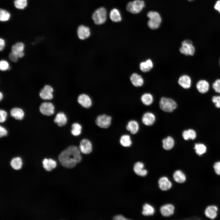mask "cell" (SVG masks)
Listing matches in <instances>:
<instances>
[{"mask_svg":"<svg viewBox=\"0 0 220 220\" xmlns=\"http://www.w3.org/2000/svg\"><path fill=\"white\" fill-rule=\"evenodd\" d=\"M58 158L62 165L68 168L74 167L82 159L79 149L74 145L70 146L62 151Z\"/></svg>","mask_w":220,"mask_h":220,"instance_id":"6da1fadb","label":"cell"},{"mask_svg":"<svg viewBox=\"0 0 220 220\" xmlns=\"http://www.w3.org/2000/svg\"><path fill=\"white\" fill-rule=\"evenodd\" d=\"M147 16L149 18L147 23L149 28L152 29L158 28L162 21L161 17L159 13L156 11H150L147 13Z\"/></svg>","mask_w":220,"mask_h":220,"instance_id":"7a4b0ae2","label":"cell"},{"mask_svg":"<svg viewBox=\"0 0 220 220\" xmlns=\"http://www.w3.org/2000/svg\"><path fill=\"white\" fill-rule=\"evenodd\" d=\"M160 107L163 111L171 112L177 108L176 102L173 99L165 97L161 98L160 101Z\"/></svg>","mask_w":220,"mask_h":220,"instance_id":"3957f363","label":"cell"},{"mask_svg":"<svg viewBox=\"0 0 220 220\" xmlns=\"http://www.w3.org/2000/svg\"><path fill=\"white\" fill-rule=\"evenodd\" d=\"M107 12L103 7H100L94 13L92 18L96 24H101L105 23L107 19Z\"/></svg>","mask_w":220,"mask_h":220,"instance_id":"277c9868","label":"cell"},{"mask_svg":"<svg viewBox=\"0 0 220 220\" xmlns=\"http://www.w3.org/2000/svg\"><path fill=\"white\" fill-rule=\"evenodd\" d=\"M144 2L142 0H135L129 2L127 4L126 9L129 12L137 14L141 11L145 6Z\"/></svg>","mask_w":220,"mask_h":220,"instance_id":"5b68a950","label":"cell"},{"mask_svg":"<svg viewBox=\"0 0 220 220\" xmlns=\"http://www.w3.org/2000/svg\"><path fill=\"white\" fill-rule=\"evenodd\" d=\"M182 45L179 49L181 53L186 56L193 55L195 49L192 41L188 39L184 40L182 42Z\"/></svg>","mask_w":220,"mask_h":220,"instance_id":"8992f818","label":"cell"},{"mask_svg":"<svg viewBox=\"0 0 220 220\" xmlns=\"http://www.w3.org/2000/svg\"><path fill=\"white\" fill-rule=\"evenodd\" d=\"M91 35V32L89 27L83 25H81L78 27L77 36L79 40L81 41L86 40L90 37Z\"/></svg>","mask_w":220,"mask_h":220,"instance_id":"52a82bcc","label":"cell"},{"mask_svg":"<svg viewBox=\"0 0 220 220\" xmlns=\"http://www.w3.org/2000/svg\"><path fill=\"white\" fill-rule=\"evenodd\" d=\"M112 118L105 114L98 116L96 120L97 125L99 127L106 128H108L111 123Z\"/></svg>","mask_w":220,"mask_h":220,"instance_id":"ba28073f","label":"cell"},{"mask_svg":"<svg viewBox=\"0 0 220 220\" xmlns=\"http://www.w3.org/2000/svg\"><path fill=\"white\" fill-rule=\"evenodd\" d=\"M77 101L79 104L85 108H89L92 104L91 97L86 93H82L79 94L77 97Z\"/></svg>","mask_w":220,"mask_h":220,"instance_id":"9c48e42d","label":"cell"},{"mask_svg":"<svg viewBox=\"0 0 220 220\" xmlns=\"http://www.w3.org/2000/svg\"><path fill=\"white\" fill-rule=\"evenodd\" d=\"M54 90L53 87L50 85H45L39 93L41 98L44 100H51L53 97V93Z\"/></svg>","mask_w":220,"mask_h":220,"instance_id":"30bf717a","label":"cell"},{"mask_svg":"<svg viewBox=\"0 0 220 220\" xmlns=\"http://www.w3.org/2000/svg\"><path fill=\"white\" fill-rule=\"evenodd\" d=\"M54 107L53 105L50 102H44L42 103L40 106L41 112L46 116H50L54 113Z\"/></svg>","mask_w":220,"mask_h":220,"instance_id":"8fae6325","label":"cell"},{"mask_svg":"<svg viewBox=\"0 0 220 220\" xmlns=\"http://www.w3.org/2000/svg\"><path fill=\"white\" fill-rule=\"evenodd\" d=\"M24 44L22 42H18L12 46L11 50V52L16 54L19 58H22L24 56Z\"/></svg>","mask_w":220,"mask_h":220,"instance_id":"7c38bea8","label":"cell"},{"mask_svg":"<svg viewBox=\"0 0 220 220\" xmlns=\"http://www.w3.org/2000/svg\"><path fill=\"white\" fill-rule=\"evenodd\" d=\"M79 149L81 152L88 154L92 150V145L90 141L86 139H83L80 142Z\"/></svg>","mask_w":220,"mask_h":220,"instance_id":"4fadbf2b","label":"cell"},{"mask_svg":"<svg viewBox=\"0 0 220 220\" xmlns=\"http://www.w3.org/2000/svg\"><path fill=\"white\" fill-rule=\"evenodd\" d=\"M130 81L133 85L136 87L142 86L144 83L142 76L137 73H132L130 77Z\"/></svg>","mask_w":220,"mask_h":220,"instance_id":"5bb4252c","label":"cell"},{"mask_svg":"<svg viewBox=\"0 0 220 220\" xmlns=\"http://www.w3.org/2000/svg\"><path fill=\"white\" fill-rule=\"evenodd\" d=\"M142 120V123L147 126L152 125L155 120V116L152 113L147 112L143 115Z\"/></svg>","mask_w":220,"mask_h":220,"instance_id":"9a60e30c","label":"cell"},{"mask_svg":"<svg viewBox=\"0 0 220 220\" xmlns=\"http://www.w3.org/2000/svg\"><path fill=\"white\" fill-rule=\"evenodd\" d=\"M178 83L183 88L185 89H188L191 86V79L189 76L186 75H183L179 78Z\"/></svg>","mask_w":220,"mask_h":220,"instance_id":"2e32d148","label":"cell"},{"mask_svg":"<svg viewBox=\"0 0 220 220\" xmlns=\"http://www.w3.org/2000/svg\"><path fill=\"white\" fill-rule=\"evenodd\" d=\"M174 206L171 204H166L162 206L160 208V211L163 216L167 217L172 215L174 213Z\"/></svg>","mask_w":220,"mask_h":220,"instance_id":"e0dca14e","label":"cell"},{"mask_svg":"<svg viewBox=\"0 0 220 220\" xmlns=\"http://www.w3.org/2000/svg\"><path fill=\"white\" fill-rule=\"evenodd\" d=\"M196 87L199 92L202 94L207 93L209 88V84L207 81L204 80H200L196 84Z\"/></svg>","mask_w":220,"mask_h":220,"instance_id":"ac0fdd59","label":"cell"},{"mask_svg":"<svg viewBox=\"0 0 220 220\" xmlns=\"http://www.w3.org/2000/svg\"><path fill=\"white\" fill-rule=\"evenodd\" d=\"M144 164L141 162H136L134 165V170L135 173L139 176H145L147 174V170L144 169Z\"/></svg>","mask_w":220,"mask_h":220,"instance_id":"d6986e66","label":"cell"},{"mask_svg":"<svg viewBox=\"0 0 220 220\" xmlns=\"http://www.w3.org/2000/svg\"><path fill=\"white\" fill-rule=\"evenodd\" d=\"M158 183L160 188L162 190H167L171 188L172 183L168 178L166 177L160 178L159 180Z\"/></svg>","mask_w":220,"mask_h":220,"instance_id":"ffe728a7","label":"cell"},{"mask_svg":"<svg viewBox=\"0 0 220 220\" xmlns=\"http://www.w3.org/2000/svg\"><path fill=\"white\" fill-rule=\"evenodd\" d=\"M217 207L215 206L208 207L206 209L205 213L206 216L211 219L215 218L217 216Z\"/></svg>","mask_w":220,"mask_h":220,"instance_id":"44dd1931","label":"cell"},{"mask_svg":"<svg viewBox=\"0 0 220 220\" xmlns=\"http://www.w3.org/2000/svg\"><path fill=\"white\" fill-rule=\"evenodd\" d=\"M153 63L150 59H148L144 62L140 63L139 67L141 70L144 72H146L149 71L153 68Z\"/></svg>","mask_w":220,"mask_h":220,"instance_id":"7402d4cb","label":"cell"},{"mask_svg":"<svg viewBox=\"0 0 220 220\" xmlns=\"http://www.w3.org/2000/svg\"><path fill=\"white\" fill-rule=\"evenodd\" d=\"M67 118L63 112L57 113L54 119L55 122L59 126L65 125L67 122Z\"/></svg>","mask_w":220,"mask_h":220,"instance_id":"603a6c76","label":"cell"},{"mask_svg":"<svg viewBox=\"0 0 220 220\" xmlns=\"http://www.w3.org/2000/svg\"><path fill=\"white\" fill-rule=\"evenodd\" d=\"M43 167L47 171H50L56 166V161L52 159H45L42 161Z\"/></svg>","mask_w":220,"mask_h":220,"instance_id":"cb8c5ba5","label":"cell"},{"mask_svg":"<svg viewBox=\"0 0 220 220\" xmlns=\"http://www.w3.org/2000/svg\"><path fill=\"white\" fill-rule=\"evenodd\" d=\"M10 114L12 117L18 120L22 119L24 116V113L23 110L21 109L18 108H12L10 111Z\"/></svg>","mask_w":220,"mask_h":220,"instance_id":"d4e9b609","label":"cell"},{"mask_svg":"<svg viewBox=\"0 0 220 220\" xmlns=\"http://www.w3.org/2000/svg\"><path fill=\"white\" fill-rule=\"evenodd\" d=\"M111 20L114 22H119L122 20L120 13L118 9L114 8L110 11L109 14Z\"/></svg>","mask_w":220,"mask_h":220,"instance_id":"484cf974","label":"cell"},{"mask_svg":"<svg viewBox=\"0 0 220 220\" xmlns=\"http://www.w3.org/2000/svg\"><path fill=\"white\" fill-rule=\"evenodd\" d=\"M126 128L132 134H135L138 132L139 130V124L136 121L131 120L128 123Z\"/></svg>","mask_w":220,"mask_h":220,"instance_id":"4316f807","label":"cell"},{"mask_svg":"<svg viewBox=\"0 0 220 220\" xmlns=\"http://www.w3.org/2000/svg\"><path fill=\"white\" fill-rule=\"evenodd\" d=\"M163 147L165 149L169 150L172 149L174 145V142L173 138L168 136L162 141Z\"/></svg>","mask_w":220,"mask_h":220,"instance_id":"83f0119b","label":"cell"},{"mask_svg":"<svg viewBox=\"0 0 220 220\" xmlns=\"http://www.w3.org/2000/svg\"><path fill=\"white\" fill-rule=\"evenodd\" d=\"M183 138L186 140L189 139L194 140L196 137V131L193 129H189L184 130L182 134Z\"/></svg>","mask_w":220,"mask_h":220,"instance_id":"f1b7e54d","label":"cell"},{"mask_svg":"<svg viewBox=\"0 0 220 220\" xmlns=\"http://www.w3.org/2000/svg\"><path fill=\"white\" fill-rule=\"evenodd\" d=\"M173 178L175 182L178 183H182L186 180V177L184 173L181 171H176L173 174Z\"/></svg>","mask_w":220,"mask_h":220,"instance_id":"f546056e","label":"cell"},{"mask_svg":"<svg viewBox=\"0 0 220 220\" xmlns=\"http://www.w3.org/2000/svg\"><path fill=\"white\" fill-rule=\"evenodd\" d=\"M141 100L144 104L146 105H149L153 102V97L150 94L146 93L142 95Z\"/></svg>","mask_w":220,"mask_h":220,"instance_id":"4dcf8cb0","label":"cell"},{"mask_svg":"<svg viewBox=\"0 0 220 220\" xmlns=\"http://www.w3.org/2000/svg\"><path fill=\"white\" fill-rule=\"evenodd\" d=\"M142 214L144 215L149 216L153 215L155 210L154 207L148 204H145L143 207Z\"/></svg>","mask_w":220,"mask_h":220,"instance_id":"1f68e13d","label":"cell"},{"mask_svg":"<svg viewBox=\"0 0 220 220\" xmlns=\"http://www.w3.org/2000/svg\"><path fill=\"white\" fill-rule=\"evenodd\" d=\"M194 149L196 153L199 156H201L206 152L207 148L203 144L196 143L195 145Z\"/></svg>","mask_w":220,"mask_h":220,"instance_id":"d6a6232c","label":"cell"},{"mask_svg":"<svg viewBox=\"0 0 220 220\" xmlns=\"http://www.w3.org/2000/svg\"><path fill=\"white\" fill-rule=\"evenodd\" d=\"M120 142L123 146L125 147L130 146L132 144L130 137L128 135L122 136L120 138Z\"/></svg>","mask_w":220,"mask_h":220,"instance_id":"836d02e7","label":"cell"},{"mask_svg":"<svg viewBox=\"0 0 220 220\" xmlns=\"http://www.w3.org/2000/svg\"><path fill=\"white\" fill-rule=\"evenodd\" d=\"M11 166L15 170L20 169L22 166V162L21 159L19 157L13 158L10 163Z\"/></svg>","mask_w":220,"mask_h":220,"instance_id":"e575fe53","label":"cell"},{"mask_svg":"<svg viewBox=\"0 0 220 220\" xmlns=\"http://www.w3.org/2000/svg\"><path fill=\"white\" fill-rule=\"evenodd\" d=\"M82 127L79 123H75L72 125L71 133L72 135L77 136L80 135L81 132Z\"/></svg>","mask_w":220,"mask_h":220,"instance_id":"d590c367","label":"cell"},{"mask_svg":"<svg viewBox=\"0 0 220 220\" xmlns=\"http://www.w3.org/2000/svg\"><path fill=\"white\" fill-rule=\"evenodd\" d=\"M27 0H15L14 4L17 9H23L27 6Z\"/></svg>","mask_w":220,"mask_h":220,"instance_id":"8d00e7d4","label":"cell"},{"mask_svg":"<svg viewBox=\"0 0 220 220\" xmlns=\"http://www.w3.org/2000/svg\"><path fill=\"white\" fill-rule=\"evenodd\" d=\"M10 17V13L7 11L3 9H1L0 10V20L2 22L6 21L8 20Z\"/></svg>","mask_w":220,"mask_h":220,"instance_id":"74e56055","label":"cell"},{"mask_svg":"<svg viewBox=\"0 0 220 220\" xmlns=\"http://www.w3.org/2000/svg\"><path fill=\"white\" fill-rule=\"evenodd\" d=\"M10 68L9 63L5 60H2L0 61V69L1 71H5Z\"/></svg>","mask_w":220,"mask_h":220,"instance_id":"f35d334b","label":"cell"},{"mask_svg":"<svg viewBox=\"0 0 220 220\" xmlns=\"http://www.w3.org/2000/svg\"><path fill=\"white\" fill-rule=\"evenodd\" d=\"M212 87L217 93H220V79L216 80L212 85Z\"/></svg>","mask_w":220,"mask_h":220,"instance_id":"ab89813d","label":"cell"},{"mask_svg":"<svg viewBox=\"0 0 220 220\" xmlns=\"http://www.w3.org/2000/svg\"><path fill=\"white\" fill-rule=\"evenodd\" d=\"M212 101L216 107L220 108V95L214 96Z\"/></svg>","mask_w":220,"mask_h":220,"instance_id":"60d3db41","label":"cell"},{"mask_svg":"<svg viewBox=\"0 0 220 220\" xmlns=\"http://www.w3.org/2000/svg\"><path fill=\"white\" fill-rule=\"evenodd\" d=\"M8 57L9 60L13 62H17L19 57L18 56L13 52H11L9 54Z\"/></svg>","mask_w":220,"mask_h":220,"instance_id":"b9f144b4","label":"cell"},{"mask_svg":"<svg viewBox=\"0 0 220 220\" xmlns=\"http://www.w3.org/2000/svg\"><path fill=\"white\" fill-rule=\"evenodd\" d=\"M0 122L1 123L4 122L6 120L7 114L6 112L4 110H1L0 111Z\"/></svg>","mask_w":220,"mask_h":220,"instance_id":"7bdbcfd3","label":"cell"},{"mask_svg":"<svg viewBox=\"0 0 220 220\" xmlns=\"http://www.w3.org/2000/svg\"><path fill=\"white\" fill-rule=\"evenodd\" d=\"M214 168L216 174L220 175V161L215 163L214 165Z\"/></svg>","mask_w":220,"mask_h":220,"instance_id":"ee69618b","label":"cell"},{"mask_svg":"<svg viewBox=\"0 0 220 220\" xmlns=\"http://www.w3.org/2000/svg\"><path fill=\"white\" fill-rule=\"evenodd\" d=\"M7 130L2 127H0V136L2 137V136H6L7 135Z\"/></svg>","mask_w":220,"mask_h":220,"instance_id":"f6af8a7d","label":"cell"},{"mask_svg":"<svg viewBox=\"0 0 220 220\" xmlns=\"http://www.w3.org/2000/svg\"><path fill=\"white\" fill-rule=\"evenodd\" d=\"M5 41L2 38L0 39V50L1 51L3 50L5 46Z\"/></svg>","mask_w":220,"mask_h":220,"instance_id":"bcb514c9","label":"cell"},{"mask_svg":"<svg viewBox=\"0 0 220 220\" xmlns=\"http://www.w3.org/2000/svg\"><path fill=\"white\" fill-rule=\"evenodd\" d=\"M113 219L116 220H125L128 219L121 215H118L115 216L113 217Z\"/></svg>","mask_w":220,"mask_h":220,"instance_id":"7dc6e473","label":"cell"},{"mask_svg":"<svg viewBox=\"0 0 220 220\" xmlns=\"http://www.w3.org/2000/svg\"><path fill=\"white\" fill-rule=\"evenodd\" d=\"M215 9L220 13V0L218 1L214 6Z\"/></svg>","mask_w":220,"mask_h":220,"instance_id":"c3c4849f","label":"cell"},{"mask_svg":"<svg viewBox=\"0 0 220 220\" xmlns=\"http://www.w3.org/2000/svg\"><path fill=\"white\" fill-rule=\"evenodd\" d=\"M3 94L1 92H0V101H1L2 100V99L3 98Z\"/></svg>","mask_w":220,"mask_h":220,"instance_id":"681fc988","label":"cell"},{"mask_svg":"<svg viewBox=\"0 0 220 220\" xmlns=\"http://www.w3.org/2000/svg\"><path fill=\"white\" fill-rule=\"evenodd\" d=\"M219 65L220 66V60H219Z\"/></svg>","mask_w":220,"mask_h":220,"instance_id":"f907efd6","label":"cell"},{"mask_svg":"<svg viewBox=\"0 0 220 220\" xmlns=\"http://www.w3.org/2000/svg\"><path fill=\"white\" fill-rule=\"evenodd\" d=\"M188 0L190 1H192V0Z\"/></svg>","mask_w":220,"mask_h":220,"instance_id":"816d5d0a","label":"cell"}]
</instances>
